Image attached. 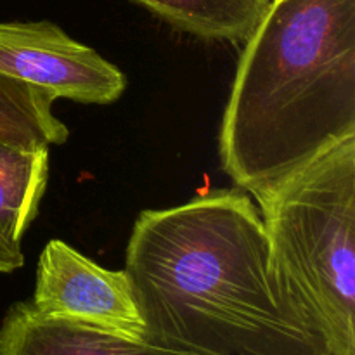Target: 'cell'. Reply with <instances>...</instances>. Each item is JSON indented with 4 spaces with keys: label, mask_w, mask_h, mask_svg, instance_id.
Wrapping results in <instances>:
<instances>
[{
    "label": "cell",
    "mask_w": 355,
    "mask_h": 355,
    "mask_svg": "<svg viewBox=\"0 0 355 355\" xmlns=\"http://www.w3.org/2000/svg\"><path fill=\"white\" fill-rule=\"evenodd\" d=\"M49 149L0 139V274L24 266L23 238L47 187Z\"/></svg>",
    "instance_id": "obj_7"
},
{
    "label": "cell",
    "mask_w": 355,
    "mask_h": 355,
    "mask_svg": "<svg viewBox=\"0 0 355 355\" xmlns=\"http://www.w3.org/2000/svg\"><path fill=\"white\" fill-rule=\"evenodd\" d=\"M0 75L44 89L54 99L113 104L127 76L51 21H0Z\"/></svg>",
    "instance_id": "obj_4"
},
{
    "label": "cell",
    "mask_w": 355,
    "mask_h": 355,
    "mask_svg": "<svg viewBox=\"0 0 355 355\" xmlns=\"http://www.w3.org/2000/svg\"><path fill=\"white\" fill-rule=\"evenodd\" d=\"M54 101L47 90L0 75V139L28 148L64 144L69 130L52 111Z\"/></svg>",
    "instance_id": "obj_9"
},
{
    "label": "cell",
    "mask_w": 355,
    "mask_h": 355,
    "mask_svg": "<svg viewBox=\"0 0 355 355\" xmlns=\"http://www.w3.org/2000/svg\"><path fill=\"white\" fill-rule=\"evenodd\" d=\"M253 201L281 297L329 355H355V135Z\"/></svg>",
    "instance_id": "obj_3"
},
{
    "label": "cell",
    "mask_w": 355,
    "mask_h": 355,
    "mask_svg": "<svg viewBox=\"0 0 355 355\" xmlns=\"http://www.w3.org/2000/svg\"><path fill=\"white\" fill-rule=\"evenodd\" d=\"M203 40L245 44L272 0H134Z\"/></svg>",
    "instance_id": "obj_8"
},
{
    "label": "cell",
    "mask_w": 355,
    "mask_h": 355,
    "mask_svg": "<svg viewBox=\"0 0 355 355\" xmlns=\"http://www.w3.org/2000/svg\"><path fill=\"white\" fill-rule=\"evenodd\" d=\"M0 355H187L148 340H128L82 324L47 319L17 302L0 324Z\"/></svg>",
    "instance_id": "obj_6"
},
{
    "label": "cell",
    "mask_w": 355,
    "mask_h": 355,
    "mask_svg": "<svg viewBox=\"0 0 355 355\" xmlns=\"http://www.w3.org/2000/svg\"><path fill=\"white\" fill-rule=\"evenodd\" d=\"M30 302L47 319L144 340V321L127 272L104 269L59 239H51L42 252Z\"/></svg>",
    "instance_id": "obj_5"
},
{
    "label": "cell",
    "mask_w": 355,
    "mask_h": 355,
    "mask_svg": "<svg viewBox=\"0 0 355 355\" xmlns=\"http://www.w3.org/2000/svg\"><path fill=\"white\" fill-rule=\"evenodd\" d=\"M125 272L155 345L187 355H329L277 291L259 207L239 187L141 211Z\"/></svg>",
    "instance_id": "obj_1"
},
{
    "label": "cell",
    "mask_w": 355,
    "mask_h": 355,
    "mask_svg": "<svg viewBox=\"0 0 355 355\" xmlns=\"http://www.w3.org/2000/svg\"><path fill=\"white\" fill-rule=\"evenodd\" d=\"M355 135V0H272L222 116V170L253 200Z\"/></svg>",
    "instance_id": "obj_2"
}]
</instances>
